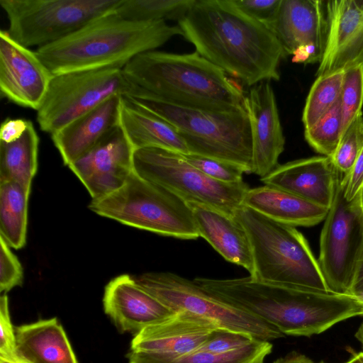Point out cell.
Returning <instances> with one entry per match:
<instances>
[{
    "mask_svg": "<svg viewBox=\"0 0 363 363\" xmlns=\"http://www.w3.org/2000/svg\"><path fill=\"white\" fill-rule=\"evenodd\" d=\"M363 147V116L357 118L342 135L330 158L335 167L343 175L352 168Z\"/></svg>",
    "mask_w": 363,
    "mask_h": 363,
    "instance_id": "cell-33",
    "label": "cell"
},
{
    "mask_svg": "<svg viewBox=\"0 0 363 363\" xmlns=\"http://www.w3.org/2000/svg\"><path fill=\"white\" fill-rule=\"evenodd\" d=\"M133 169L188 204L206 206L232 216L250 189L244 182L226 184L215 180L190 164L182 153L160 147L135 150Z\"/></svg>",
    "mask_w": 363,
    "mask_h": 363,
    "instance_id": "cell-8",
    "label": "cell"
},
{
    "mask_svg": "<svg viewBox=\"0 0 363 363\" xmlns=\"http://www.w3.org/2000/svg\"><path fill=\"white\" fill-rule=\"evenodd\" d=\"M134 279L174 313H191L219 329L242 333L258 340L270 341L284 336L273 325L208 293L194 280L172 272H147Z\"/></svg>",
    "mask_w": 363,
    "mask_h": 363,
    "instance_id": "cell-11",
    "label": "cell"
},
{
    "mask_svg": "<svg viewBox=\"0 0 363 363\" xmlns=\"http://www.w3.org/2000/svg\"><path fill=\"white\" fill-rule=\"evenodd\" d=\"M136 88L119 67L52 74L37 121L43 131L52 134L108 99L128 95Z\"/></svg>",
    "mask_w": 363,
    "mask_h": 363,
    "instance_id": "cell-10",
    "label": "cell"
},
{
    "mask_svg": "<svg viewBox=\"0 0 363 363\" xmlns=\"http://www.w3.org/2000/svg\"><path fill=\"white\" fill-rule=\"evenodd\" d=\"M123 69L139 89L172 104L222 111L245 108L241 86L196 51H147Z\"/></svg>",
    "mask_w": 363,
    "mask_h": 363,
    "instance_id": "cell-3",
    "label": "cell"
},
{
    "mask_svg": "<svg viewBox=\"0 0 363 363\" xmlns=\"http://www.w3.org/2000/svg\"><path fill=\"white\" fill-rule=\"evenodd\" d=\"M353 296H354L361 303H363V291L355 294Z\"/></svg>",
    "mask_w": 363,
    "mask_h": 363,
    "instance_id": "cell-46",
    "label": "cell"
},
{
    "mask_svg": "<svg viewBox=\"0 0 363 363\" xmlns=\"http://www.w3.org/2000/svg\"><path fill=\"white\" fill-rule=\"evenodd\" d=\"M52 75L35 51L15 41L7 30L0 31V91L3 97L37 111Z\"/></svg>",
    "mask_w": 363,
    "mask_h": 363,
    "instance_id": "cell-15",
    "label": "cell"
},
{
    "mask_svg": "<svg viewBox=\"0 0 363 363\" xmlns=\"http://www.w3.org/2000/svg\"><path fill=\"white\" fill-rule=\"evenodd\" d=\"M10 246L0 236V291L6 294L15 286H21L22 266Z\"/></svg>",
    "mask_w": 363,
    "mask_h": 363,
    "instance_id": "cell-36",
    "label": "cell"
},
{
    "mask_svg": "<svg viewBox=\"0 0 363 363\" xmlns=\"http://www.w3.org/2000/svg\"><path fill=\"white\" fill-rule=\"evenodd\" d=\"M195 0H121L114 12L133 21L174 20L186 13Z\"/></svg>",
    "mask_w": 363,
    "mask_h": 363,
    "instance_id": "cell-29",
    "label": "cell"
},
{
    "mask_svg": "<svg viewBox=\"0 0 363 363\" xmlns=\"http://www.w3.org/2000/svg\"><path fill=\"white\" fill-rule=\"evenodd\" d=\"M178 35H182L178 25L128 21L113 11L55 43L38 48L35 52L52 74L123 68L138 55L155 50Z\"/></svg>",
    "mask_w": 363,
    "mask_h": 363,
    "instance_id": "cell-2",
    "label": "cell"
},
{
    "mask_svg": "<svg viewBox=\"0 0 363 363\" xmlns=\"http://www.w3.org/2000/svg\"><path fill=\"white\" fill-rule=\"evenodd\" d=\"M39 138L30 121L21 137L0 141V183L13 182L30 191L38 169Z\"/></svg>",
    "mask_w": 363,
    "mask_h": 363,
    "instance_id": "cell-26",
    "label": "cell"
},
{
    "mask_svg": "<svg viewBox=\"0 0 363 363\" xmlns=\"http://www.w3.org/2000/svg\"><path fill=\"white\" fill-rule=\"evenodd\" d=\"M0 363H18V362L13 361L11 359H9L0 357Z\"/></svg>",
    "mask_w": 363,
    "mask_h": 363,
    "instance_id": "cell-45",
    "label": "cell"
},
{
    "mask_svg": "<svg viewBox=\"0 0 363 363\" xmlns=\"http://www.w3.org/2000/svg\"><path fill=\"white\" fill-rule=\"evenodd\" d=\"M89 208L99 216L162 235L184 240L199 237L189 205L135 172L116 191L91 199Z\"/></svg>",
    "mask_w": 363,
    "mask_h": 363,
    "instance_id": "cell-7",
    "label": "cell"
},
{
    "mask_svg": "<svg viewBox=\"0 0 363 363\" xmlns=\"http://www.w3.org/2000/svg\"><path fill=\"white\" fill-rule=\"evenodd\" d=\"M273 363H313L306 355L293 351L277 359Z\"/></svg>",
    "mask_w": 363,
    "mask_h": 363,
    "instance_id": "cell-41",
    "label": "cell"
},
{
    "mask_svg": "<svg viewBox=\"0 0 363 363\" xmlns=\"http://www.w3.org/2000/svg\"><path fill=\"white\" fill-rule=\"evenodd\" d=\"M194 280L208 293L273 325L283 335H315L328 315V298L319 291L264 283L250 276Z\"/></svg>",
    "mask_w": 363,
    "mask_h": 363,
    "instance_id": "cell-5",
    "label": "cell"
},
{
    "mask_svg": "<svg viewBox=\"0 0 363 363\" xmlns=\"http://www.w3.org/2000/svg\"><path fill=\"white\" fill-rule=\"evenodd\" d=\"M245 13L264 23L276 12L281 0H233Z\"/></svg>",
    "mask_w": 363,
    "mask_h": 363,
    "instance_id": "cell-38",
    "label": "cell"
},
{
    "mask_svg": "<svg viewBox=\"0 0 363 363\" xmlns=\"http://www.w3.org/2000/svg\"><path fill=\"white\" fill-rule=\"evenodd\" d=\"M325 11V48L317 77L363 65V1H328Z\"/></svg>",
    "mask_w": 363,
    "mask_h": 363,
    "instance_id": "cell-16",
    "label": "cell"
},
{
    "mask_svg": "<svg viewBox=\"0 0 363 363\" xmlns=\"http://www.w3.org/2000/svg\"><path fill=\"white\" fill-rule=\"evenodd\" d=\"M177 23L200 55L244 85L279 79V63L286 57L282 47L233 0H195Z\"/></svg>",
    "mask_w": 363,
    "mask_h": 363,
    "instance_id": "cell-1",
    "label": "cell"
},
{
    "mask_svg": "<svg viewBox=\"0 0 363 363\" xmlns=\"http://www.w3.org/2000/svg\"><path fill=\"white\" fill-rule=\"evenodd\" d=\"M124 96L173 126L189 154L219 160L252 173V138L245 108L222 111L180 106L138 87Z\"/></svg>",
    "mask_w": 363,
    "mask_h": 363,
    "instance_id": "cell-4",
    "label": "cell"
},
{
    "mask_svg": "<svg viewBox=\"0 0 363 363\" xmlns=\"http://www.w3.org/2000/svg\"><path fill=\"white\" fill-rule=\"evenodd\" d=\"M242 205L273 220L294 227L313 226L325 220L329 210L268 185L249 189Z\"/></svg>",
    "mask_w": 363,
    "mask_h": 363,
    "instance_id": "cell-24",
    "label": "cell"
},
{
    "mask_svg": "<svg viewBox=\"0 0 363 363\" xmlns=\"http://www.w3.org/2000/svg\"><path fill=\"white\" fill-rule=\"evenodd\" d=\"M218 328L191 313L177 312L133 336L130 350L152 357H175L197 350Z\"/></svg>",
    "mask_w": 363,
    "mask_h": 363,
    "instance_id": "cell-19",
    "label": "cell"
},
{
    "mask_svg": "<svg viewBox=\"0 0 363 363\" xmlns=\"http://www.w3.org/2000/svg\"><path fill=\"white\" fill-rule=\"evenodd\" d=\"M134 150L120 124L68 167L98 199L120 189L134 172Z\"/></svg>",
    "mask_w": 363,
    "mask_h": 363,
    "instance_id": "cell-14",
    "label": "cell"
},
{
    "mask_svg": "<svg viewBox=\"0 0 363 363\" xmlns=\"http://www.w3.org/2000/svg\"><path fill=\"white\" fill-rule=\"evenodd\" d=\"M272 350L270 341L255 340L250 344L226 353L203 351L175 357H152L129 351L128 363H264Z\"/></svg>",
    "mask_w": 363,
    "mask_h": 363,
    "instance_id": "cell-28",
    "label": "cell"
},
{
    "mask_svg": "<svg viewBox=\"0 0 363 363\" xmlns=\"http://www.w3.org/2000/svg\"><path fill=\"white\" fill-rule=\"evenodd\" d=\"M234 218L250 241L252 278L279 286L330 291L318 261L296 227L273 220L244 205Z\"/></svg>",
    "mask_w": 363,
    "mask_h": 363,
    "instance_id": "cell-6",
    "label": "cell"
},
{
    "mask_svg": "<svg viewBox=\"0 0 363 363\" xmlns=\"http://www.w3.org/2000/svg\"><path fill=\"white\" fill-rule=\"evenodd\" d=\"M121 0H0L11 37L38 48L55 43L115 11Z\"/></svg>",
    "mask_w": 363,
    "mask_h": 363,
    "instance_id": "cell-9",
    "label": "cell"
},
{
    "mask_svg": "<svg viewBox=\"0 0 363 363\" xmlns=\"http://www.w3.org/2000/svg\"><path fill=\"white\" fill-rule=\"evenodd\" d=\"M320 363H323V362H320Z\"/></svg>",
    "mask_w": 363,
    "mask_h": 363,
    "instance_id": "cell-48",
    "label": "cell"
},
{
    "mask_svg": "<svg viewBox=\"0 0 363 363\" xmlns=\"http://www.w3.org/2000/svg\"><path fill=\"white\" fill-rule=\"evenodd\" d=\"M120 124L135 150L160 147L189 154L184 140L169 123L122 98Z\"/></svg>",
    "mask_w": 363,
    "mask_h": 363,
    "instance_id": "cell-25",
    "label": "cell"
},
{
    "mask_svg": "<svg viewBox=\"0 0 363 363\" xmlns=\"http://www.w3.org/2000/svg\"><path fill=\"white\" fill-rule=\"evenodd\" d=\"M340 103L343 135L350 124L362 115L363 65L345 71Z\"/></svg>",
    "mask_w": 363,
    "mask_h": 363,
    "instance_id": "cell-32",
    "label": "cell"
},
{
    "mask_svg": "<svg viewBox=\"0 0 363 363\" xmlns=\"http://www.w3.org/2000/svg\"><path fill=\"white\" fill-rule=\"evenodd\" d=\"M345 363H363V352L354 354Z\"/></svg>",
    "mask_w": 363,
    "mask_h": 363,
    "instance_id": "cell-43",
    "label": "cell"
},
{
    "mask_svg": "<svg viewBox=\"0 0 363 363\" xmlns=\"http://www.w3.org/2000/svg\"><path fill=\"white\" fill-rule=\"evenodd\" d=\"M122 98L116 95L108 99L51 134L65 164L69 166L120 125Z\"/></svg>",
    "mask_w": 363,
    "mask_h": 363,
    "instance_id": "cell-21",
    "label": "cell"
},
{
    "mask_svg": "<svg viewBox=\"0 0 363 363\" xmlns=\"http://www.w3.org/2000/svg\"><path fill=\"white\" fill-rule=\"evenodd\" d=\"M287 57L301 64L320 62L326 35L325 1L281 0L273 16L263 23Z\"/></svg>",
    "mask_w": 363,
    "mask_h": 363,
    "instance_id": "cell-13",
    "label": "cell"
},
{
    "mask_svg": "<svg viewBox=\"0 0 363 363\" xmlns=\"http://www.w3.org/2000/svg\"><path fill=\"white\" fill-rule=\"evenodd\" d=\"M304 136L314 150L325 157H332L342 136L340 98L316 123L304 130Z\"/></svg>",
    "mask_w": 363,
    "mask_h": 363,
    "instance_id": "cell-31",
    "label": "cell"
},
{
    "mask_svg": "<svg viewBox=\"0 0 363 363\" xmlns=\"http://www.w3.org/2000/svg\"><path fill=\"white\" fill-rule=\"evenodd\" d=\"M256 339L242 333L217 329L196 351L226 353L245 347Z\"/></svg>",
    "mask_w": 363,
    "mask_h": 363,
    "instance_id": "cell-35",
    "label": "cell"
},
{
    "mask_svg": "<svg viewBox=\"0 0 363 363\" xmlns=\"http://www.w3.org/2000/svg\"><path fill=\"white\" fill-rule=\"evenodd\" d=\"M361 206L363 212V192L361 194Z\"/></svg>",
    "mask_w": 363,
    "mask_h": 363,
    "instance_id": "cell-47",
    "label": "cell"
},
{
    "mask_svg": "<svg viewBox=\"0 0 363 363\" xmlns=\"http://www.w3.org/2000/svg\"><path fill=\"white\" fill-rule=\"evenodd\" d=\"M199 237L204 238L225 259L252 274L251 247L247 235L234 216L206 206L189 203Z\"/></svg>",
    "mask_w": 363,
    "mask_h": 363,
    "instance_id": "cell-22",
    "label": "cell"
},
{
    "mask_svg": "<svg viewBox=\"0 0 363 363\" xmlns=\"http://www.w3.org/2000/svg\"><path fill=\"white\" fill-rule=\"evenodd\" d=\"M341 183L347 201L357 199L363 192V147L351 170L342 175Z\"/></svg>",
    "mask_w": 363,
    "mask_h": 363,
    "instance_id": "cell-39",
    "label": "cell"
},
{
    "mask_svg": "<svg viewBox=\"0 0 363 363\" xmlns=\"http://www.w3.org/2000/svg\"><path fill=\"white\" fill-rule=\"evenodd\" d=\"M103 306L118 332L131 333L133 336L176 313L128 274L118 276L106 286Z\"/></svg>",
    "mask_w": 363,
    "mask_h": 363,
    "instance_id": "cell-18",
    "label": "cell"
},
{
    "mask_svg": "<svg viewBox=\"0 0 363 363\" xmlns=\"http://www.w3.org/2000/svg\"><path fill=\"white\" fill-rule=\"evenodd\" d=\"M345 71L317 77L311 87L303 111L304 130L325 116L340 99Z\"/></svg>",
    "mask_w": 363,
    "mask_h": 363,
    "instance_id": "cell-30",
    "label": "cell"
},
{
    "mask_svg": "<svg viewBox=\"0 0 363 363\" xmlns=\"http://www.w3.org/2000/svg\"><path fill=\"white\" fill-rule=\"evenodd\" d=\"M15 361L18 363H78L57 318L39 320L15 327Z\"/></svg>",
    "mask_w": 363,
    "mask_h": 363,
    "instance_id": "cell-23",
    "label": "cell"
},
{
    "mask_svg": "<svg viewBox=\"0 0 363 363\" xmlns=\"http://www.w3.org/2000/svg\"><path fill=\"white\" fill-rule=\"evenodd\" d=\"M252 138V173L263 178L278 166L285 138L270 81L261 82L245 94Z\"/></svg>",
    "mask_w": 363,
    "mask_h": 363,
    "instance_id": "cell-17",
    "label": "cell"
},
{
    "mask_svg": "<svg viewBox=\"0 0 363 363\" xmlns=\"http://www.w3.org/2000/svg\"><path fill=\"white\" fill-rule=\"evenodd\" d=\"M363 291V250L359 259L352 295Z\"/></svg>",
    "mask_w": 363,
    "mask_h": 363,
    "instance_id": "cell-42",
    "label": "cell"
},
{
    "mask_svg": "<svg viewBox=\"0 0 363 363\" xmlns=\"http://www.w3.org/2000/svg\"><path fill=\"white\" fill-rule=\"evenodd\" d=\"M15 327L13 326L6 294L0 298V357L15 359Z\"/></svg>",
    "mask_w": 363,
    "mask_h": 363,
    "instance_id": "cell-37",
    "label": "cell"
},
{
    "mask_svg": "<svg viewBox=\"0 0 363 363\" xmlns=\"http://www.w3.org/2000/svg\"><path fill=\"white\" fill-rule=\"evenodd\" d=\"M30 191L13 182L0 183L1 237L14 249L26 243Z\"/></svg>",
    "mask_w": 363,
    "mask_h": 363,
    "instance_id": "cell-27",
    "label": "cell"
},
{
    "mask_svg": "<svg viewBox=\"0 0 363 363\" xmlns=\"http://www.w3.org/2000/svg\"><path fill=\"white\" fill-rule=\"evenodd\" d=\"M338 174L330 157L315 156L279 164L260 180L264 185L286 190L329 209Z\"/></svg>",
    "mask_w": 363,
    "mask_h": 363,
    "instance_id": "cell-20",
    "label": "cell"
},
{
    "mask_svg": "<svg viewBox=\"0 0 363 363\" xmlns=\"http://www.w3.org/2000/svg\"><path fill=\"white\" fill-rule=\"evenodd\" d=\"M355 337L359 340V342L361 343L362 348H363V323L359 327L357 331L356 332Z\"/></svg>",
    "mask_w": 363,
    "mask_h": 363,
    "instance_id": "cell-44",
    "label": "cell"
},
{
    "mask_svg": "<svg viewBox=\"0 0 363 363\" xmlns=\"http://www.w3.org/2000/svg\"><path fill=\"white\" fill-rule=\"evenodd\" d=\"M192 166L208 177L226 184L242 182V169L233 164L219 160L194 154H182Z\"/></svg>",
    "mask_w": 363,
    "mask_h": 363,
    "instance_id": "cell-34",
    "label": "cell"
},
{
    "mask_svg": "<svg viewBox=\"0 0 363 363\" xmlns=\"http://www.w3.org/2000/svg\"><path fill=\"white\" fill-rule=\"evenodd\" d=\"M30 121L22 118H6L1 125L0 141L11 142L16 140L26 130Z\"/></svg>",
    "mask_w": 363,
    "mask_h": 363,
    "instance_id": "cell-40",
    "label": "cell"
},
{
    "mask_svg": "<svg viewBox=\"0 0 363 363\" xmlns=\"http://www.w3.org/2000/svg\"><path fill=\"white\" fill-rule=\"evenodd\" d=\"M339 172L333 203L320 237L318 263L331 292L352 295L363 250L361 195L352 201L344 197Z\"/></svg>",
    "mask_w": 363,
    "mask_h": 363,
    "instance_id": "cell-12",
    "label": "cell"
}]
</instances>
